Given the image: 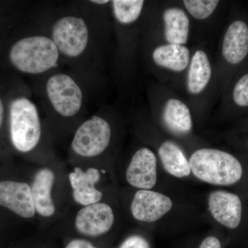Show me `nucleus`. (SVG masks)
<instances>
[{"mask_svg": "<svg viewBox=\"0 0 248 248\" xmlns=\"http://www.w3.org/2000/svg\"><path fill=\"white\" fill-rule=\"evenodd\" d=\"M188 161L193 175L210 185H233L243 176L239 160L221 150L201 148L191 155Z\"/></svg>", "mask_w": 248, "mask_h": 248, "instance_id": "obj_1", "label": "nucleus"}, {"mask_svg": "<svg viewBox=\"0 0 248 248\" xmlns=\"http://www.w3.org/2000/svg\"><path fill=\"white\" fill-rule=\"evenodd\" d=\"M60 52L52 39L31 36L16 42L10 50V60L19 71L40 74L58 63Z\"/></svg>", "mask_w": 248, "mask_h": 248, "instance_id": "obj_2", "label": "nucleus"}, {"mask_svg": "<svg viewBox=\"0 0 248 248\" xmlns=\"http://www.w3.org/2000/svg\"><path fill=\"white\" fill-rule=\"evenodd\" d=\"M10 133L15 148L22 153L33 150L42 136L38 110L26 97L13 101L10 107Z\"/></svg>", "mask_w": 248, "mask_h": 248, "instance_id": "obj_3", "label": "nucleus"}, {"mask_svg": "<svg viewBox=\"0 0 248 248\" xmlns=\"http://www.w3.org/2000/svg\"><path fill=\"white\" fill-rule=\"evenodd\" d=\"M111 139V128L107 121L93 116L78 128L71 147L79 156L94 157L107 150Z\"/></svg>", "mask_w": 248, "mask_h": 248, "instance_id": "obj_4", "label": "nucleus"}, {"mask_svg": "<svg viewBox=\"0 0 248 248\" xmlns=\"http://www.w3.org/2000/svg\"><path fill=\"white\" fill-rule=\"evenodd\" d=\"M52 37L59 52L76 58L84 53L87 47L89 29L82 18L66 16L55 23Z\"/></svg>", "mask_w": 248, "mask_h": 248, "instance_id": "obj_5", "label": "nucleus"}, {"mask_svg": "<svg viewBox=\"0 0 248 248\" xmlns=\"http://www.w3.org/2000/svg\"><path fill=\"white\" fill-rule=\"evenodd\" d=\"M46 93L54 109L63 117L77 115L82 105V91L68 75H54L46 84Z\"/></svg>", "mask_w": 248, "mask_h": 248, "instance_id": "obj_6", "label": "nucleus"}, {"mask_svg": "<svg viewBox=\"0 0 248 248\" xmlns=\"http://www.w3.org/2000/svg\"><path fill=\"white\" fill-rule=\"evenodd\" d=\"M172 205L169 196L152 190H138L134 195L130 210L137 221L154 223L169 213Z\"/></svg>", "mask_w": 248, "mask_h": 248, "instance_id": "obj_7", "label": "nucleus"}, {"mask_svg": "<svg viewBox=\"0 0 248 248\" xmlns=\"http://www.w3.org/2000/svg\"><path fill=\"white\" fill-rule=\"evenodd\" d=\"M125 178L130 186L138 190H151L157 181V159L148 148H141L130 160Z\"/></svg>", "mask_w": 248, "mask_h": 248, "instance_id": "obj_8", "label": "nucleus"}, {"mask_svg": "<svg viewBox=\"0 0 248 248\" xmlns=\"http://www.w3.org/2000/svg\"><path fill=\"white\" fill-rule=\"evenodd\" d=\"M115 222V215L107 203L91 204L84 206L77 214L76 229L81 234L98 236L110 231Z\"/></svg>", "mask_w": 248, "mask_h": 248, "instance_id": "obj_9", "label": "nucleus"}, {"mask_svg": "<svg viewBox=\"0 0 248 248\" xmlns=\"http://www.w3.org/2000/svg\"><path fill=\"white\" fill-rule=\"evenodd\" d=\"M208 205L214 219L230 229L239 226L242 203L238 195L224 190H215L208 197Z\"/></svg>", "mask_w": 248, "mask_h": 248, "instance_id": "obj_10", "label": "nucleus"}, {"mask_svg": "<svg viewBox=\"0 0 248 248\" xmlns=\"http://www.w3.org/2000/svg\"><path fill=\"white\" fill-rule=\"evenodd\" d=\"M0 205L24 218H32L36 213L31 187L27 183L0 182Z\"/></svg>", "mask_w": 248, "mask_h": 248, "instance_id": "obj_11", "label": "nucleus"}, {"mask_svg": "<svg viewBox=\"0 0 248 248\" xmlns=\"http://www.w3.org/2000/svg\"><path fill=\"white\" fill-rule=\"evenodd\" d=\"M100 178V172L94 168L86 171L76 168L73 172L70 173L69 181L73 191V198L77 203L87 206L100 202L103 193L95 187V184Z\"/></svg>", "mask_w": 248, "mask_h": 248, "instance_id": "obj_12", "label": "nucleus"}, {"mask_svg": "<svg viewBox=\"0 0 248 248\" xmlns=\"http://www.w3.org/2000/svg\"><path fill=\"white\" fill-rule=\"evenodd\" d=\"M55 175L51 170H39L34 177L31 187L36 213L44 217H50L55 213V205L52 198V189Z\"/></svg>", "mask_w": 248, "mask_h": 248, "instance_id": "obj_13", "label": "nucleus"}, {"mask_svg": "<svg viewBox=\"0 0 248 248\" xmlns=\"http://www.w3.org/2000/svg\"><path fill=\"white\" fill-rule=\"evenodd\" d=\"M248 53V26L242 21H235L225 34L222 54L227 62L237 64L244 60Z\"/></svg>", "mask_w": 248, "mask_h": 248, "instance_id": "obj_14", "label": "nucleus"}, {"mask_svg": "<svg viewBox=\"0 0 248 248\" xmlns=\"http://www.w3.org/2000/svg\"><path fill=\"white\" fill-rule=\"evenodd\" d=\"M158 154L164 169L172 177L182 179L190 175L192 172L189 161L182 148L174 142H163Z\"/></svg>", "mask_w": 248, "mask_h": 248, "instance_id": "obj_15", "label": "nucleus"}, {"mask_svg": "<svg viewBox=\"0 0 248 248\" xmlns=\"http://www.w3.org/2000/svg\"><path fill=\"white\" fill-rule=\"evenodd\" d=\"M166 128L176 135H186L192 129V120L188 107L182 101L170 99L165 104L162 114Z\"/></svg>", "mask_w": 248, "mask_h": 248, "instance_id": "obj_16", "label": "nucleus"}, {"mask_svg": "<svg viewBox=\"0 0 248 248\" xmlns=\"http://www.w3.org/2000/svg\"><path fill=\"white\" fill-rule=\"evenodd\" d=\"M153 60L157 66L174 72H182L190 63V51L184 45L168 44L155 49Z\"/></svg>", "mask_w": 248, "mask_h": 248, "instance_id": "obj_17", "label": "nucleus"}, {"mask_svg": "<svg viewBox=\"0 0 248 248\" xmlns=\"http://www.w3.org/2000/svg\"><path fill=\"white\" fill-rule=\"evenodd\" d=\"M164 33L169 44L184 45L188 40L190 21L179 8H169L164 14Z\"/></svg>", "mask_w": 248, "mask_h": 248, "instance_id": "obj_18", "label": "nucleus"}, {"mask_svg": "<svg viewBox=\"0 0 248 248\" xmlns=\"http://www.w3.org/2000/svg\"><path fill=\"white\" fill-rule=\"evenodd\" d=\"M212 76V68L208 55L203 50H197L191 60L187 74V89L191 94L201 93L208 86Z\"/></svg>", "mask_w": 248, "mask_h": 248, "instance_id": "obj_19", "label": "nucleus"}, {"mask_svg": "<svg viewBox=\"0 0 248 248\" xmlns=\"http://www.w3.org/2000/svg\"><path fill=\"white\" fill-rule=\"evenodd\" d=\"M112 9L117 20L121 24H129L138 19L143 9L142 0H114Z\"/></svg>", "mask_w": 248, "mask_h": 248, "instance_id": "obj_20", "label": "nucleus"}, {"mask_svg": "<svg viewBox=\"0 0 248 248\" xmlns=\"http://www.w3.org/2000/svg\"><path fill=\"white\" fill-rule=\"evenodd\" d=\"M219 1L217 0H184V4L191 16L195 19H205L216 9Z\"/></svg>", "mask_w": 248, "mask_h": 248, "instance_id": "obj_21", "label": "nucleus"}, {"mask_svg": "<svg viewBox=\"0 0 248 248\" xmlns=\"http://www.w3.org/2000/svg\"><path fill=\"white\" fill-rule=\"evenodd\" d=\"M233 99L240 107H248V74L242 77L235 85Z\"/></svg>", "mask_w": 248, "mask_h": 248, "instance_id": "obj_22", "label": "nucleus"}, {"mask_svg": "<svg viewBox=\"0 0 248 248\" xmlns=\"http://www.w3.org/2000/svg\"><path fill=\"white\" fill-rule=\"evenodd\" d=\"M120 248H151V246L143 236L133 235L127 238L121 245Z\"/></svg>", "mask_w": 248, "mask_h": 248, "instance_id": "obj_23", "label": "nucleus"}, {"mask_svg": "<svg viewBox=\"0 0 248 248\" xmlns=\"http://www.w3.org/2000/svg\"><path fill=\"white\" fill-rule=\"evenodd\" d=\"M199 248H221V242L215 236H208L202 241Z\"/></svg>", "mask_w": 248, "mask_h": 248, "instance_id": "obj_24", "label": "nucleus"}, {"mask_svg": "<svg viewBox=\"0 0 248 248\" xmlns=\"http://www.w3.org/2000/svg\"><path fill=\"white\" fill-rule=\"evenodd\" d=\"M66 248H97L84 239H74L69 243Z\"/></svg>", "mask_w": 248, "mask_h": 248, "instance_id": "obj_25", "label": "nucleus"}, {"mask_svg": "<svg viewBox=\"0 0 248 248\" xmlns=\"http://www.w3.org/2000/svg\"><path fill=\"white\" fill-rule=\"evenodd\" d=\"M3 119H4V106H3V103L0 98V128L2 125Z\"/></svg>", "mask_w": 248, "mask_h": 248, "instance_id": "obj_26", "label": "nucleus"}, {"mask_svg": "<svg viewBox=\"0 0 248 248\" xmlns=\"http://www.w3.org/2000/svg\"><path fill=\"white\" fill-rule=\"evenodd\" d=\"M92 1L93 3H94V4H105L109 2V1H108V0L107 1H99V0H98V1H95V0H94V1Z\"/></svg>", "mask_w": 248, "mask_h": 248, "instance_id": "obj_27", "label": "nucleus"}]
</instances>
